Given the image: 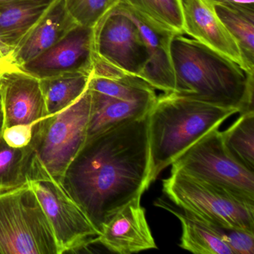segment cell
<instances>
[{
  "label": "cell",
  "instance_id": "cell-15",
  "mask_svg": "<svg viewBox=\"0 0 254 254\" xmlns=\"http://www.w3.org/2000/svg\"><path fill=\"white\" fill-rule=\"evenodd\" d=\"M126 11L136 23L145 41L148 53V64L143 80L155 90L163 93H175V76L171 58V42L174 34L159 30L129 10Z\"/></svg>",
  "mask_w": 254,
  "mask_h": 254
},
{
  "label": "cell",
  "instance_id": "cell-24",
  "mask_svg": "<svg viewBox=\"0 0 254 254\" xmlns=\"http://www.w3.org/2000/svg\"><path fill=\"white\" fill-rule=\"evenodd\" d=\"M66 8L80 26L94 28L120 0H65Z\"/></svg>",
  "mask_w": 254,
  "mask_h": 254
},
{
  "label": "cell",
  "instance_id": "cell-14",
  "mask_svg": "<svg viewBox=\"0 0 254 254\" xmlns=\"http://www.w3.org/2000/svg\"><path fill=\"white\" fill-rule=\"evenodd\" d=\"M141 197L130 200L113 215L103 226L96 242L120 254L157 249Z\"/></svg>",
  "mask_w": 254,
  "mask_h": 254
},
{
  "label": "cell",
  "instance_id": "cell-1",
  "mask_svg": "<svg viewBox=\"0 0 254 254\" xmlns=\"http://www.w3.org/2000/svg\"><path fill=\"white\" fill-rule=\"evenodd\" d=\"M148 115L86 139L62 186L100 234L108 219L151 185Z\"/></svg>",
  "mask_w": 254,
  "mask_h": 254
},
{
  "label": "cell",
  "instance_id": "cell-9",
  "mask_svg": "<svg viewBox=\"0 0 254 254\" xmlns=\"http://www.w3.org/2000/svg\"><path fill=\"white\" fill-rule=\"evenodd\" d=\"M95 56L127 75L143 79L148 64L145 41L128 14L116 7L94 27Z\"/></svg>",
  "mask_w": 254,
  "mask_h": 254
},
{
  "label": "cell",
  "instance_id": "cell-25",
  "mask_svg": "<svg viewBox=\"0 0 254 254\" xmlns=\"http://www.w3.org/2000/svg\"><path fill=\"white\" fill-rule=\"evenodd\" d=\"M209 224L213 227L221 239L227 244L233 254H254V231L242 229L226 228Z\"/></svg>",
  "mask_w": 254,
  "mask_h": 254
},
{
  "label": "cell",
  "instance_id": "cell-5",
  "mask_svg": "<svg viewBox=\"0 0 254 254\" xmlns=\"http://www.w3.org/2000/svg\"><path fill=\"white\" fill-rule=\"evenodd\" d=\"M88 87L91 103L87 139L145 117L157 98L155 89L142 78L104 64L92 73Z\"/></svg>",
  "mask_w": 254,
  "mask_h": 254
},
{
  "label": "cell",
  "instance_id": "cell-3",
  "mask_svg": "<svg viewBox=\"0 0 254 254\" xmlns=\"http://www.w3.org/2000/svg\"><path fill=\"white\" fill-rule=\"evenodd\" d=\"M237 113L173 93L157 96L148 114L151 183L194 142Z\"/></svg>",
  "mask_w": 254,
  "mask_h": 254
},
{
  "label": "cell",
  "instance_id": "cell-16",
  "mask_svg": "<svg viewBox=\"0 0 254 254\" xmlns=\"http://www.w3.org/2000/svg\"><path fill=\"white\" fill-rule=\"evenodd\" d=\"M79 25L66 8L65 0H59L39 24L13 53L17 67L41 56Z\"/></svg>",
  "mask_w": 254,
  "mask_h": 254
},
{
  "label": "cell",
  "instance_id": "cell-20",
  "mask_svg": "<svg viewBox=\"0 0 254 254\" xmlns=\"http://www.w3.org/2000/svg\"><path fill=\"white\" fill-rule=\"evenodd\" d=\"M118 5L159 30L184 35L181 0H120Z\"/></svg>",
  "mask_w": 254,
  "mask_h": 254
},
{
  "label": "cell",
  "instance_id": "cell-26",
  "mask_svg": "<svg viewBox=\"0 0 254 254\" xmlns=\"http://www.w3.org/2000/svg\"><path fill=\"white\" fill-rule=\"evenodd\" d=\"M34 125H17L6 127L2 132V138L9 146L14 148L27 146L32 139Z\"/></svg>",
  "mask_w": 254,
  "mask_h": 254
},
{
  "label": "cell",
  "instance_id": "cell-4",
  "mask_svg": "<svg viewBox=\"0 0 254 254\" xmlns=\"http://www.w3.org/2000/svg\"><path fill=\"white\" fill-rule=\"evenodd\" d=\"M89 87L71 106L34 125L31 182L52 181L62 185L64 174L85 142L90 118Z\"/></svg>",
  "mask_w": 254,
  "mask_h": 254
},
{
  "label": "cell",
  "instance_id": "cell-22",
  "mask_svg": "<svg viewBox=\"0 0 254 254\" xmlns=\"http://www.w3.org/2000/svg\"><path fill=\"white\" fill-rule=\"evenodd\" d=\"M32 159L29 145L14 148L0 136V193L16 190L31 182Z\"/></svg>",
  "mask_w": 254,
  "mask_h": 254
},
{
  "label": "cell",
  "instance_id": "cell-8",
  "mask_svg": "<svg viewBox=\"0 0 254 254\" xmlns=\"http://www.w3.org/2000/svg\"><path fill=\"white\" fill-rule=\"evenodd\" d=\"M218 129L206 133L186 150L172 163L171 172H181L254 200V172L229 154Z\"/></svg>",
  "mask_w": 254,
  "mask_h": 254
},
{
  "label": "cell",
  "instance_id": "cell-30",
  "mask_svg": "<svg viewBox=\"0 0 254 254\" xmlns=\"http://www.w3.org/2000/svg\"><path fill=\"white\" fill-rule=\"evenodd\" d=\"M26 1H31V0H0V8L18 3V2H26Z\"/></svg>",
  "mask_w": 254,
  "mask_h": 254
},
{
  "label": "cell",
  "instance_id": "cell-11",
  "mask_svg": "<svg viewBox=\"0 0 254 254\" xmlns=\"http://www.w3.org/2000/svg\"><path fill=\"white\" fill-rule=\"evenodd\" d=\"M94 54V28L79 25L50 50L18 68L39 80L69 72L91 73Z\"/></svg>",
  "mask_w": 254,
  "mask_h": 254
},
{
  "label": "cell",
  "instance_id": "cell-17",
  "mask_svg": "<svg viewBox=\"0 0 254 254\" xmlns=\"http://www.w3.org/2000/svg\"><path fill=\"white\" fill-rule=\"evenodd\" d=\"M59 0H31L0 8V44L14 53Z\"/></svg>",
  "mask_w": 254,
  "mask_h": 254
},
{
  "label": "cell",
  "instance_id": "cell-28",
  "mask_svg": "<svg viewBox=\"0 0 254 254\" xmlns=\"http://www.w3.org/2000/svg\"><path fill=\"white\" fill-rule=\"evenodd\" d=\"M14 66L12 53L0 44V69H9Z\"/></svg>",
  "mask_w": 254,
  "mask_h": 254
},
{
  "label": "cell",
  "instance_id": "cell-10",
  "mask_svg": "<svg viewBox=\"0 0 254 254\" xmlns=\"http://www.w3.org/2000/svg\"><path fill=\"white\" fill-rule=\"evenodd\" d=\"M29 184L50 221L59 254L78 253L96 242L99 233L62 185L52 181Z\"/></svg>",
  "mask_w": 254,
  "mask_h": 254
},
{
  "label": "cell",
  "instance_id": "cell-19",
  "mask_svg": "<svg viewBox=\"0 0 254 254\" xmlns=\"http://www.w3.org/2000/svg\"><path fill=\"white\" fill-rule=\"evenodd\" d=\"M91 75L92 72H69L40 79L47 117L75 103L88 88Z\"/></svg>",
  "mask_w": 254,
  "mask_h": 254
},
{
  "label": "cell",
  "instance_id": "cell-29",
  "mask_svg": "<svg viewBox=\"0 0 254 254\" xmlns=\"http://www.w3.org/2000/svg\"><path fill=\"white\" fill-rule=\"evenodd\" d=\"M7 70H8V69H0V79L2 78L4 72H6ZM4 129H5V116H4L2 96H1V93H0V136H2V132H3Z\"/></svg>",
  "mask_w": 254,
  "mask_h": 254
},
{
  "label": "cell",
  "instance_id": "cell-7",
  "mask_svg": "<svg viewBox=\"0 0 254 254\" xmlns=\"http://www.w3.org/2000/svg\"><path fill=\"white\" fill-rule=\"evenodd\" d=\"M0 254H59L50 221L29 184L0 193Z\"/></svg>",
  "mask_w": 254,
  "mask_h": 254
},
{
  "label": "cell",
  "instance_id": "cell-2",
  "mask_svg": "<svg viewBox=\"0 0 254 254\" xmlns=\"http://www.w3.org/2000/svg\"><path fill=\"white\" fill-rule=\"evenodd\" d=\"M171 58L175 94L239 114L254 111L250 102L254 73H246L225 56L184 35H174Z\"/></svg>",
  "mask_w": 254,
  "mask_h": 254
},
{
  "label": "cell",
  "instance_id": "cell-27",
  "mask_svg": "<svg viewBox=\"0 0 254 254\" xmlns=\"http://www.w3.org/2000/svg\"><path fill=\"white\" fill-rule=\"evenodd\" d=\"M214 3L223 4L228 6L254 11V0H211Z\"/></svg>",
  "mask_w": 254,
  "mask_h": 254
},
{
  "label": "cell",
  "instance_id": "cell-13",
  "mask_svg": "<svg viewBox=\"0 0 254 254\" xmlns=\"http://www.w3.org/2000/svg\"><path fill=\"white\" fill-rule=\"evenodd\" d=\"M5 128L17 125H34L47 117L40 80L15 66L0 79Z\"/></svg>",
  "mask_w": 254,
  "mask_h": 254
},
{
  "label": "cell",
  "instance_id": "cell-12",
  "mask_svg": "<svg viewBox=\"0 0 254 254\" xmlns=\"http://www.w3.org/2000/svg\"><path fill=\"white\" fill-rule=\"evenodd\" d=\"M184 35L234 62L248 73L242 52L211 0H181Z\"/></svg>",
  "mask_w": 254,
  "mask_h": 254
},
{
  "label": "cell",
  "instance_id": "cell-18",
  "mask_svg": "<svg viewBox=\"0 0 254 254\" xmlns=\"http://www.w3.org/2000/svg\"><path fill=\"white\" fill-rule=\"evenodd\" d=\"M155 206L172 212L181 221L182 235L179 246L196 254H233L227 244L208 223L176 205L159 199Z\"/></svg>",
  "mask_w": 254,
  "mask_h": 254
},
{
  "label": "cell",
  "instance_id": "cell-21",
  "mask_svg": "<svg viewBox=\"0 0 254 254\" xmlns=\"http://www.w3.org/2000/svg\"><path fill=\"white\" fill-rule=\"evenodd\" d=\"M215 12L237 42L248 73H254V11L214 3Z\"/></svg>",
  "mask_w": 254,
  "mask_h": 254
},
{
  "label": "cell",
  "instance_id": "cell-23",
  "mask_svg": "<svg viewBox=\"0 0 254 254\" xmlns=\"http://www.w3.org/2000/svg\"><path fill=\"white\" fill-rule=\"evenodd\" d=\"M221 136L232 157L254 172V111L241 114L230 127L221 132Z\"/></svg>",
  "mask_w": 254,
  "mask_h": 254
},
{
  "label": "cell",
  "instance_id": "cell-6",
  "mask_svg": "<svg viewBox=\"0 0 254 254\" xmlns=\"http://www.w3.org/2000/svg\"><path fill=\"white\" fill-rule=\"evenodd\" d=\"M172 203L205 222L254 232V200L178 172L163 180Z\"/></svg>",
  "mask_w": 254,
  "mask_h": 254
}]
</instances>
